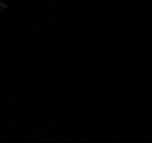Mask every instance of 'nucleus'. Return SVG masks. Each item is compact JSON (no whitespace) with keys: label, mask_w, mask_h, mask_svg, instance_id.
Returning <instances> with one entry per match:
<instances>
[]
</instances>
